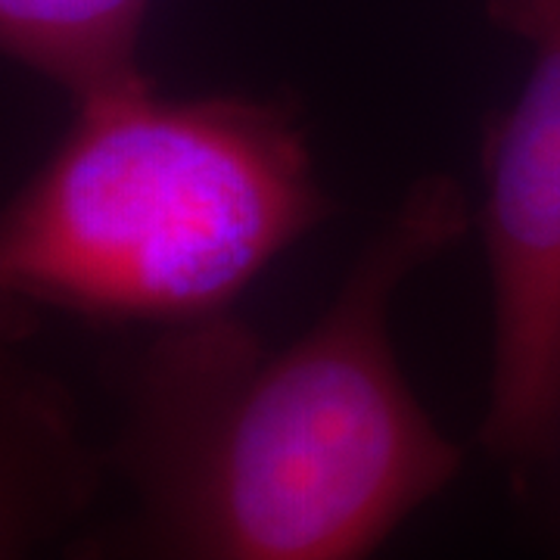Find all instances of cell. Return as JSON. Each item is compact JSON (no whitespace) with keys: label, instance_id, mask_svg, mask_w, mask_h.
Segmentation results:
<instances>
[{"label":"cell","instance_id":"6da1fadb","mask_svg":"<svg viewBox=\"0 0 560 560\" xmlns=\"http://www.w3.org/2000/svg\"><path fill=\"white\" fill-rule=\"evenodd\" d=\"M467 228L464 187L427 175L293 342L268 346L234 312L162 327L121 374L106 455L135 511L69 558H374L464 464L405 377L389 315Z\"/></svg>","mask_w":560,"mask_h":560},{"label":"cell","instance_id":"7a4b0ae2","mask_svg":"<svg viewBox=\"0 0 560 560\" xmlns=\"http://www.w3.org/2000/svg\"><path fill=\"white\" fill-rule=\"evenodd\" d=\"M330 209L296 106L147 81L75 103L3 212L0 287L81 318H215Z\"/></svg>","mask_w":560,"mask_h":560},{"label":"cell","instance_id":"3957f363","mask_svg":"<svg viewBox=\"0 0 560 560\" xmlns=\"http://www.w3.org/2000/svg\"><path fill=\"white\" fill-rule=\"evenodd\" d=\"M529 50L511 109L482 138L492 368L482 448L517 470L560 455V0H486Z\"/></svg>","mask_w":560,"mask_h":560},{"label":"cell","instance_id":"277c9868","mask_svg":"<svg viewBox=\"0 0 560 560\" xmlns=\"http://www.w3.org/2000/svg\"><path fill=\"white\" fill-rule=\"evenodd\" d=\"M3 560H25L28 548L66 523L94 486L62 396L38 374L13 368L3 381Z\"/></svg>","mask_w":560,"mask_h":560},{"label":"cell","instance_id":"5b68a950","mask_svg":"<svg viewBox=\"0 0 560 560\" xmlns=\"http://www.w3.org/2000/svg\"><path fill=\"white\" fill-rule=\"evenodd\" d=\"M150 0H0V44L13 62L75 103L153 81L140 66Z\"/></svg>","mask_w":560,"mask_h":560}]
</instances>
